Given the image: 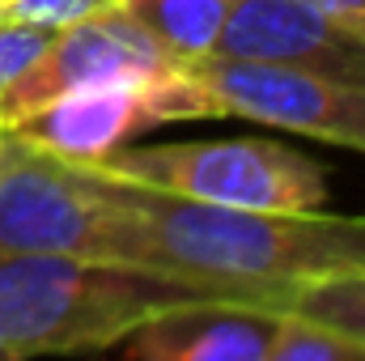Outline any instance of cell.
Instances as JSON below:
<instances>
[{
    "mask_svg": "<svg viewBox=\"0 0 365 361\" xmlns=\"http://www.w3.org/2000/svg\"><path fill=\"white\" fill-rule=\"evenodd\" d=\"M0 361H13V353H9V345L0 340Z\"/></svg>",
    "mask_w": 365,
    "mask_h": 361,
    "instance_id": "16",
    "label": "cell"
},
{
    "mask_svg": "<svg viewBox=\"0 0 365 361\" xmlns=\"http://www.w3.org/2000/svg\"><path fill=\"white\" fill-rule=\"evenodd\" d=\"M212 56L264 60L340 81H365V43L306 0H230Z\"/></svg>",
    "mask_w": 365,
    "mask_h": 361,
    "instance_id": "8",
    "label": "cell"
},
{
    "mask_svg": "<svg viewBox=\"0 0 365 361\" xmlns=\"http://www.w3.org/2000/svg\"><path fill=\"white\" fill-rule=\"evenodd\" d=\"M115 0H9L4 17L26 21V26H43V30H60L77 17H86L93 9H106Z\"/></svg>",
    "mask_w": 365,
    "mask_h": 361,
    "instance_id": "14",
    "label": "cell"
},
{
    "mask_svg": "<svg viewBox=\"0 0 365 361\" xmlns=\"http://www.w3.org/2000/svg\"><path fill=\"white\" fill-rule=\"evenodd\" d=\"M182 302H242L225 289L132 264L0 255V340L13 361L110 353L136 323Z\"/></svg>",
    "mask_w": 365,
    "mask_h": 361,
    "instance_id": "2",
    "label": "cell"
},
{
    "mask_svg": "<svg viewBox=\"0 0 365 361\" xmlns=\"http://www.w3.org/2000/svg\"><path fill=\"white\" fill-rule=\"evenodd\" d=\"M182 68L208 98L212 119H247L365 153V81L238 56H200Z\"/></svg>",
    "mask_w": 365,
    "mask_h": 361,
    "instance_id": "5",
    "label": "cell"
},
{
    "mask_svg": "<svg viewBox=\"0 0 365 361\" xmlns=\"http://www.w3.org/2000/svg\"><path fill=\"white\" fill-rule=\"evenodd\" d=\"M182 119H212V106L179 64L162 77H123L64 90L13 128L68 162H93L149 128Z\"/></svg>",
    "mask_w": 365,
    "mask_h": 361,
    "instance_id": "6",
    "label": "cell"
},
{
    "mask_svg": "<svg viewBox=\"0 0 365 361\" xmlns=\"http://www.w3.org/2000/svg\"><path fill=\"white\" fill-rule=\"evenodd\" d=\"M102 183L115 200L110 264L187 276L268 310H284L314 280L365 272V213L230 208L106 175Z\"/></svg>",
    "mask_w": 365,
    "mask_h": 361,
    "instance_id": "1",
    "label": "cell"
},
{
    "mask_svg": "<svg viewBox=\"0 0 365 361\" xmlns=\"http://www.w3.org/2000/svg\"><path fill=\"white\" fill-rule=\"evenodd\" d=\"M128 17L179 64L212 56L230 0H119Z\"/></svg>",
    "mask_w": 365,
    "mask_h": 361,
    "instance_id": "10",
    "label": "cell"
},
{
    "mask_svg": "<svg viewBox=\"0 0 365 361\" xmlns=\"http://www.w3.org/2000/svg\"><path fill=\"white\" fill-rule=\"evenodd\" d=\"M284 310L306 315L314 323H327L331 332L349 336L365 353V272H349V276H327L314 280L306 289H297Z\"/></svg>",
    "mask_w": 365,
    "mask_h": 361,
    "instance_id": "11",
    "label": "cell"
},
{
    "mask_svg": "<svg viewBox=\"0 0 365 361\" xmlns=\"http://www.w3.org/2000/svg\"><path fill=\"white\" fill-rule=\"evenodd\" d=\"M306 4H314L323 17H331L336 26H344L365 43V0H306Z\"/></svg>",
    "mask_w": 365,
    "mask_h": 361,
    "instance_id": "15",
    "label": "cell"
},
{
    "mask_svg": "<svg viewBox=\"0 0 365 361\" xmlns=\"http://www.w3.org/2000/svg\"><path fill=\"white\" fill-rule=\"evenodd\" d=\"M268 361H365V353L349 336L331 332L327 323H314L306 315L280 310Z\"/></svg>",
    "mask_w": 365,
    "mask_h": 361,
    "instance_id": "12",
    "label": "cell"
},
{
    "mask_svg": "<svg viewBox=\"0 0 365 361\" xmlns=\"http://www.w3.org/2000/svg\"><path fill=\"white\" fill-rule=\"evenodd\" d=\"M47 39H51V30H43V26H26V21H13V17H0V98L38 60Z\"/></svg>",
    "mask_w": 365,
    "mask_h": 361,
    "instance_id": "13",
    "label": "cell"
},
{
    "mask_svg": "<svg viewBox=\"0 0 365 361\" xmlns=\"http://www.w3.org/2000/svg\"><path fill=\"white\" fill-rule=\"evenodd\" d=\"M106 179L175 191L230 208H327V166L264 136L175 141V145H119L81 162Z\"/></svg>",
    "mask_w": 365,
    "mask_h": 361,
    "instance_id": "3",
    "label": "cell"
},
{
    "mask_svg": "<svg viewBox=\"0 0 365 361\" xmlns=\"http://www.w3.org/2000/svg\"><path fill=\"white\" fill-rule=\"evenodd\" d=\"M0 132H4V123H0Z\"/></svg>",
    "mask_w": 365,
    "mask_h": 361,
    "instance_id": "18",
    "label": "cell"
},
{
    "mask_svg": "<svg viewBox=\"0 0 365 361\" xmlns=\"http://www.w3.org/2000/svg\"><path fill=\"white\" fill-rule=\"evenodd\" d=\"M280 310L251 302H182L110 345L128 361H268Z\"/></svg>",
    "mask_w": 365,
    "mask_h": 361,
    "instance_id": "9",
    "label": "cell"
},
{
    "mask_svg": "<svg viewBox=\"0 0 365 361\" xmlns=\"http://www.w3.org/2000/svg\"><path fill=\"white\" fill-rule=\"evenodd\" d=\"M4 9H9V0H0V17H4Z\"/></svg>",
    "mask_w": 365,
    "mask_h": 361,
    "instance_id": "17",
    "label": "cell"
},
{
    "mask_svg": "<svg viewBox=\"0 0 365 361\" xmlns=\"http://www.w3.org/2000/svg\"><path fill=\"white\" fill-rule=\"evenodd\" d=\"M179 68L170 51H162L115 0L106 9H93L86 17L51 30L38 60L4 90L0 98V123H17L30 111H38L47 98L64 90H81L98 81H123V77H162Z\"/></svg>",
    "mask_w": 365,
    "mask_h": 361,
    "instance_id": "7",
    "label": "cell"
},
{
    "mask_svg": "<svg viewBox=\"0 0 365 361\" xmlns=\"http://www.w3.org/2000/svg\"><path fill=\"white\" fill-rule=\"evenodd\" d=\"M115 200L102 175L13 123L0 132V255H73L110 264Z\"/></svg>",
    "mask_w": 365,
    "mask_h": 361,
    "instance_id": "4",
    "label": "cell"
}]
</instances>
